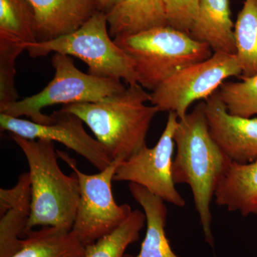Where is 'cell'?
<instances>
[{
  "mask_svg": "<svg viewBox=\"0 0 257 257\" xmlns=\"http://www.w3.org/2000/svg\"><path fill=\"white\" fill-rule=\"evenodd\" d=\"M113 40L133 61L139 84L152 92L177 72L214 53L206 44L170 26Z\"/></svg>",
  "mask_w": 257,
  "mask_h": 257,
  "instance_id": "cell-4",
  "label": "cell"
},
{
  "mask_svg": "<svg viewBox=\"0 0 257 257\" xmlns=\"http://www.w3.org/2000/svg\"><path fill=\"white\" fill-rule=\"evenodd\" d=\"M241 73L236 55L214 52L207 60L192 64L162 82L150 93V101L159 111L174 112L182 119L193 103L206 100L226 79L241 77Z\"/></svg>",
  "mask_w": 257,
  "mask_h": 257,
  "instance_id": "cell-8",
  "label": "cell"
},
{
  "mask_svg": "<svg viewBox=\"0 0 257 257\" xmlns=\"http://www.w3.org/2000/svg\"><path fill=\"white\" fill-rule=\"evenodd\" d=\"M24 50L25 49L21 47L0 46V112L18 101L15 65L17 58Z\"/></svg>",
  "mask_w": 257,
  "mask_h": 257,
  "instance_id": "cell-23",
  "label": "cell"
},
{
  "mask_svg": "<svg viewBox=\"0 0 257 257\" xmlns=\"http://www.w3.org/2000/svg\"><path fill=\"white\" fill-rule=\"evenodd\" d=\"M209 133L232 162L246 164L257 160V118L230 114L217 91L203 101Z\"/></svg>",
  "mask_w": 257,
  "mask_h": 257,
  "instance_id": "cell-11",
  "label": "cell"
},
{
  "mask_svg": "<svg viewBox=\"0 0 257 257\" xmlns=\"http://www.w3.org/2000/svg\"><path fill=\"white\" fill-rule=\"evenodd\" d=\"M179 118L169 112L167 124L155 146L147 145L118 165L114 182H128L147 189L165 202L179 207L185 206V200L176 189L174 181V140Z\"/></svg>",
  "mask_w": 257,
  "mask_h": 257,
  "instance_id": "cell-9",
  "label": "cell"
},
{
  "mask_svg": "<svg viewBox=\"0 0 257 257\" xmlns=\"http://www.w3.org/2000/svg\"><path fill=\"white\" fill-rule=\"evenodd\" d=\"M52 64L55 75L41 92L12 103L0 113L13 117L26 116L37 124H49L52 116L42 111L47 106L95 102L126 89L119 79L101 78L81 72L70 56L55 53Z\"/></svg>",
  "mask_w": 257,
  "mask_h": 257,
  "instance_id": "cell-6",
  "label": "cell"
},
{
  "mask_svg": "<svg viewBox=\"0 0 257 257\" xmlns=\"http://www.w3.org/2000/svg\"><path fill=\"white\" fill-rule=\"evenodd\" d=\"M189 34L194 40L207 45L213 52L235 55L234 25L229 0H200Z\"/></svg>",
  "mask_w": 257,
  "mask_h": 257,
  "instance_id": "cell-14",
  "label": "cell"
},
{
  "mask_svg": "<svg viewBox=\"0 0 257 257\" xmlns=\"http://www.w3.org/2000/svg\"><path fill=\"white\" fill-rule=\"evenodd\" d=\"M236 58L241 66L240 78L257 74V0H245L234 24Z\"/></svg>",
  "mask_w": 257,
  "mask_h": 257,
  "instance_id": "cell-20",
  "label": "cell"
},
{
  "mask_svg": "<svg viewBox=\"0 0 257 257\" xmlns=\"http://www.w3.org/2000/svg\"><path fill=\"white\" fill-rule=\"evenodd\" d=\"M10 136L23 152L30 168L32 211L28 231L38 226L71 231L79 200L77 176L61 170L53 142Z\"/></svg>",
  "mask_w": 257,
  "mask_h": 257,
  "instance_id": "cell-3",
  "label": "cell"
},
{
  "mask_svg": "<svg viewBox=\"0 0 257 257\" xmlns=\"http://www.w3.org/2000/svg\"><path fill=\"white\" fill-rule=\"evenodd\" d=\"M121 0H94L98 11L103 12L107 14Z\"/></svg>",
  "mask_w": 257,
  "mask_h": 257,
  "instance_id": "cell-25",
  "label": "cell"
},
{
  "mask_svg": "<svg viewBox=\"0 0 257 257\" xmlns=\"http://www.w3.org/2000/svg\"><path fill=\"white\" fill-rule=\"evenodd\" d=\"M146 223V216L140 210L131 214L109 234L85 246L84 257H124L126 248L140 239V233Z\"/></svg>",
  "mask_w": 257,
  "mask_h": 257,
  "instance_id": "cell-21",
  "label": "cell"
},
{
  "mask_svg": "<svg viewBox=\"0 0 257 257\" xmlns=\"http://www.w3.org/2000/svg\"><path fill=\"white\" fill-rule=\"evenodd\" d=\"M174 140L177 150L172 166L174 181L190 187L204 237L213 247L211 203L232 162L211 136L203 101L179 119Z\"/></svg>",
  "mask_w": 257,
  "mask_h": 257,
  "instance_id": "cell-1",
  "label": "cell"
},
{
  "mask_svg": "<svg viewBox=\"0 0 257 257\" xmlns=\"http://www.w3.org/2000/svg\"><path fill=\"white\" fill-rule=\"evenodd\" d=\"M216 204L243 216L257 214V160L246 164L232 162L215 194Z\"/></svg>",
  "mask_w": 257,
  "mask_h": 257,
  "instance_id": "cell-15",
  "label": "cell"
},
{
  "mask_svg": "<svg viewBox=\"0 0 257 257\" xmlns=\"http://www.w3.org/2000/svg\"><path fill=\"white\" fill-rule=\"evenodd\" d=\"M128 188L135 200L143 207L147 231L138 254H126L124 257H179L172 250L166 234L168 211L165 201L139 184L128 183Z\"/></svg>",
  "mask_w": 257,
  "mask_h": 257,
  "instance_id": "cell-16",
  "label": "cell"
},
{
  "mask_svg": "<svg viewBox=\"0 0 257 257\" xmlns=\"http://www.w3.org/2000/svg\"><path fill=\"white\" fill-rule=\"evenodd\" d=\"M106 18L113 38L169 26L163 0H121Z\"/></svg>",
  "mask_w": 257,
  "mask_h": 257,
  "instance_id": "cell-17",
  "label": "cell"
},
{
  "mask_svg": "<svg viewBox=\"0 0 257 257\" xmlns=\"http://www.w3.org/2000/svg\"><path fill=\"white\" fill-rule=\"evenodd\" d=\"M57 154L79 182V200L72 231L84 246L90 244L114 231L133 211L128 204H116L112 192L115 172L124 160H113L105 170L87 175L79 170L77 162L68 154L59 150Z\"/></svg>",
  "mask_w": 257,
  "mask_h": 257,
  "instance_id": "cell-7",
  "label": "cell"
},
{
  "mask_svg": "<svg viewBox=\"0 0 257 257\" xmlns=\"http://www.w3.org/2000/svg\"><path fill=\"white\" fill-rule=\"evenodd\" d=\"M36 19L37 42L78 30L97 12L94 0H29Z\"/></svg>",
  "mask_w": 257,
  "mask_h": 257,
  "instance_id": "cell-13",
  "label": "cell"
},
{
  "mask_svg": "<svg viewBox=\"0 0 257 257\" xmlns=\"http://www.w3.org/2000/svg\"><path fill=\"white\" fill-rule=\"evenodd\" d=\"M23 248L11 257H84L85 246L72 230L52 226L28 231Z\"/></svg>",
  "mask_w": 257,
  "mask_h": 257,
  "instance_id": "cell-18",
  "label": "cell"
},
{
  "mask_svg": "<svg viewBox=\"0 0 257 257\" xmlns=\"http://www.w3.org/2000/svg\"><path fill=\"white\" fill-rule=\"evenodd\" d=\"M111 37L106 13L97 11L72 33L52 41L35 42L27 50L31 57H45L51 52L77 57L87 64L91 75L138 84L133 61Z\"/></svg>",
  "mask_w": 257,
  "mask_h": 257,
  "instance_id": "cell-5",
  "label": "cell"
},
{
  "mask_svg": "<svg viewBox=\"0 0 257 257\" xmlns=\"http://www.w3.org/2000/svg\"><path fill=\"white\" fill-rule=\"evenodd\" d=\"M239 82H225L217 90L230 114L243 117L257 115V74Z\"/></svg>",
  "mask_w": 257,
  "mask_h": 257,
  "instance_id": "cell-22",
  "label": "cell"
},
{
  "mask_svg": "<svg viewBox=\"0 0 257 257\" xmlns=\"http://www.w3.org/2000/svg\"><path fill=\"white\" fill-rule=\"evenodd\" d=\"M51 116L50 124H40L0 113V128L29 140L41 139L62 144L84 157L99 172L111 165L112 160L105 148L88 135L80 118L62 109L53 111Z\"/></svg>",
  "mask_w": 257,
  "mask_h": 257,
  "instance_id": "cell-10",
  "label": "cell"
},
{
  "mask_svg": "<svg viewBox=\"0 0 257 257\" xmlns=\"http://www.w3.org/2000/svg\"><path fill=\"white\" fill-rule=\"evenodd\" d=\"M169 26L189 33L200 0H163Z\"/></svg>",
  "mask_w": 257,
  "mask_h": 257,
  "instance_id": "cell-24",
  "label": "cell"
},
{
  "mask_svg": "<svg viewBox=\"0 0 257 257\" xmlns=\"http://www.w3.org/2000/svg\"><path fill=\"white\" fill-rule=\"evenodd\" d=\"M37 42L36 19L29 0H0V46L27 50Z\"/></svg>",
  "mask_w": 257,
  "mask_h": 257,
  "instance_id": "cell-19",
  "label": "cell"
},
{
  "mask_svg": "<svg viewBox=\"0 0 257 257\" xmlns=\"http://www.w3.org/2000/svg\"><path fill=\"white\" fill-rule=\"evenodd\" d=\"M31 211L30 173L25 172L15 187L0 189V257L13 256L23 248Z\"/></svg>",
  "mask_w": 257,
  "mask_h": 257,
  "instance_id": "cell-12",
  "label": "cell"
},
{
  "mask_svg": "<svg viewBox=\"0 0 257 257\" xmlns=\"http://www.w3.org/2000/svg\"><path fill=\"white\" fill-rule=\"evenodd\" d=\"M151 94L143 86L128 84L122 92L95 102L64 105L90 128L111 160H125L147 145L146 139L158 109L147 105Z\"/></svg>",
  "mask_w": 257,
  "mask_h": 257,
  "instance_id": "cell-2",
  "label": "cell"
}]
</instances>
